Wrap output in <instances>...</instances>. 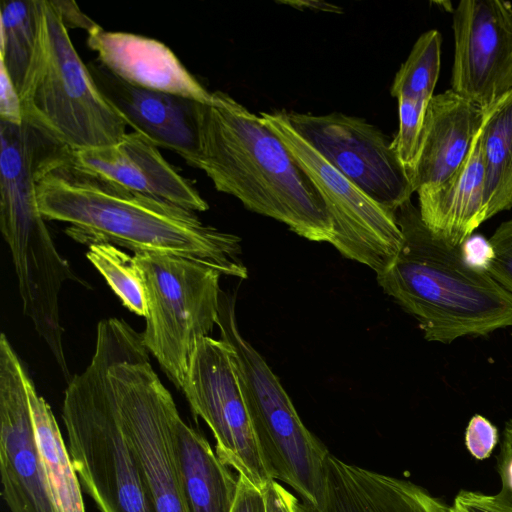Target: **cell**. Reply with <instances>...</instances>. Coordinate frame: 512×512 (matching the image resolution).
I'll return each mask as SVG.
<instances>
[{"label": "cell", "instance_id": "6da1fadb", "mask_svg": "<svg viewBox=\"0 0 512 512\" xmlns=\"http://www.w3.org/2000/svg\"><path fill=\"white\" fill-rule=\"evenodd\" d=\"M71 153L64 147L51 156L36 185L43 217L68 223L71 238L182 256L221 275L247 278L238 236L204 224L194 211L87 173L72 163Z\"/></svg>", "mask_w": 512, "mask_h": 512}, {"label": "cell", "instance_id": "7a4b0ae2", "mask_svg": "<svg viewBox=\"0 0 512 512\" xmlns=\"http://www.w3.org/2000/svg\"><path fill=\"white\" fill-rule=\"evenodd\" d=\"M196 168L250 211L310 241L331 242L330 215L309 177L260 117L225 92L200 104Z\"/></svg>", "mask_w": 512, "mask_h": 512}, {"label": "cell", "instance_id": "3957f363", "mask_svg": "<svg viewBox=\"0 0 512 512\" xmlns=\"http://www.w3.org/2000/svg\"><path fill=\"white\" fill-rule=\"evenodd\" d=\"M402 245L377 274L383 291L413 316L429 342L450 344L512 327V293L468 266L460 248L435 237L411 200L394 213Z\"/></svg>", "mask_w": 512, "mask_h": 512}, {"label": "cell", "instance_id": "277c9868", "mask_svg": "<svg viewBox=\"0 0 512 512\" xmlns=\"http://www.w3.org/2000/svg\"><path fill=\"white\" fill-rule=\"evenodd\" d=\"M118 320L98 323L92 359L65 390L62 420L82 489L100 512H155L108 374Z\"/></svg>", "mask_w": 512, "mask_h": 512}, {"label": "cell", "instance_id": "5b68a950", "mask_svg": "<svg viewBox=\"0 0 512 512\" xmlns=\"http://www.w3.org/2000/svg\"><path fill=\"white\" fill-rule=\"evenodd\" d=\"M36 41L19 91L23 118L72 151L109 146L127 125L103 96L55 0H34Z\"/></svg>", "mask_w": 512, "mask_h": 512}, {"label": "cell", "instance_id": "8992f818", "mask_svg": "<svg viewBox=\"0 0 512 512\" xmlns=\"http://www.w3.org/2000/svg\"><path fill=\"white\" fill-rule=\"evenodd\" d=\"M217 326L221 339L234 350L254 431L274 479L292 488L310 511L324 512L329 502V451L303 424L261 354L241 335L235 300L224 292Z\"/></svg>", "mask_w": 512, "mask_h": 512}, {"label": "cell", "instance_id": "52a82bcc", "mask_svg": "<svg viewBox=\"0 0 512 512\" xmlns=\"http://www.w3.org/2000/svg\"><path fill=\"white\" fill-rule=\"evenodd\" d=\"M142 334L119 319L108 374L123 429L155 512H187L174 448L176 404L149 362Z\"/></svg>", "mask_w": 512, "mask_h": 512}, {"label": "cell", "instance_id": "ba28073f", "mask_svg": "<svg viewBox=\"0 0 512 512\" xmlns=\"http://www.w3.org/2000/svg\"><path fill=\"white\" fill-rule=\"evenodd\" d=\"M147 303L143 344L182 390L197 342L217 325L221 274L189 258L135 252Z\"/></svg>", "mask_w": 512, "mask_h": 512}, {"label": "cell", "instance_id": "9c48e42d", "mask_svg": "<svg viewBox=\"0 0 512 512\" xmlns=\"http://www.w3.org/2000/svg\"><path fill=\"white\" fill-rule=\"evenodd\" d=\"M263 124L284 143L322 197L333 224L330 242L343 256L383 272L403 241L395 216L350 182L287 122L283 110L261 112Z\"/></svg>", "mask_w": 512, "mask_h": 512}, {"label": "cell", "instance_id": "30bf717a", "mask_svg": "<svg viewBox=\"0 0 512 512\" xmlns=\"http://www.w3.org/2000/svg\"><path fill=\"white\" fill-rule=\"evenodd\" d=\"M182 392L194 417L210 428L215 451L225 464L260 490L275 480L259 446L234 350L227 341L206 336L197 342Z\"/></svg>", "mask_w": 512, "mask_h": 512}, {"label": "cell", "instance_id": "8fae6325", "mask_svg": "<svg viewBox=\"0 0 512 512\" xmlns=\"http://www.w3.org/2000/svg\"><path fill=\"white\" fill-rule=\"evenodd\" d=\"M292 129L350 182L394 215L414 189L393 140L365 119L341 112L285 111Z\"/></svg>", "mask_w": 512, "mask_h": 512}, {"label": "cell", "instance_id": "7c38bea8", "mask_svg": "<svg viewBox=\"0 0 512 512\" xmlns=\"http://www.w3.org/2000/svg\"><path fill=\"white\" fill-rule=\"evenodd\" d=\"M452 27L451 90L485 111L512 90V4L462 0Z\"/></svg>", "mask_w": 512, "mask_h": 512}, {"label": "cell", "instance_id": "4fadbf2b", "mask_svg": "<svg viewBox=\"0 0 512 512\" xmlns=\"http://www.w3.org/2000/svg\"><path fill=\"white\" fill-rule=\"evenodd\" d=\"M27 373L0 336V472L10 512H59L36 445Z\"/></svg>", "mask_w": 512, "mask_h": 512}, {"label": "cell", "instance_id": "5bb4252c", "mask_svg": "<svg viewBox=\"0 0 512 512\" xmlns=\"http://www.w3.org/2000/svg\"><path fill=\"white\" fill-rule=\"evenodd\" d=\"M87 66L99 90L127 126L196 168L200 102L133 86L98 61Z\"/></svg>", "mask_w": 512, "mask_h": 512}, {"label": "cell", "instance_id": "9a60e30c", "mask_svg": "<svg viewBox=\"0 0 512 512\" xmlns=\"http://www.w3.org/2000/svg\"><path fill=\"white\" fill-rule=\"evenodd\" d=\"M71 161L79 169L128 190L194 212L209 208L194 184L137 132L126 133L109 146L72 151Z\"/></svg>", "mask_w": 512, "mask_h": 512}, {"label": "cell", "instance_id": "2e32d148", "mask_svg": "<svg viewBox=\"0 0 512 512\" xmlns=\"http://www.w3.org/2000/svg\"><path fill=\"white\" fill-rule=\"evenodd\" d=\"M87 44L98 62L123 81L140 88L208 103L211 93L162 42L128 32L106 31L99 25L88 32Z\"/></svg>", "mask_w": 512, "mask_h": 512}, {"label": "cell", "instance_id": "e0dca14e", "mask_svg": "<svg viewBox=\"0 0 512 512\" xmlns=\"http://www.w3.org/2000/svg\"><path fill=\"white\" fill-rule=\"evenodd\" d=\"M484 110L451 89L429 101L415 166L414 192L442 184L460 167L478 133Z\"/></svg>", "mask_w": 512, "mask_h": 512}, {"label": "cell", "instance_id": "ac0fdd59", "mask_svg": "<svg viewBox=\"0 0 512 512\" xmlns=\"http://www.w3.org/2000/svg\"><path fill=\"white\" fill-rule=\"evenodd\" d=\"M485 173L479 131L456 172L442 184L417 191L419 213L427 229L446 244L460 248L487 221Z\"/></svg>", "mask_w": 512, "mask_h": 512}, {"label": "cell", "instance_id": "d6986e66", "mask_svg": "<svg viewBox=\"0 0 512 512\" xmlns=\"http://www.w3.org/2000/svg\"><path fill=\"white\" fill-rule=\"evenodd\" d=\"M173 437L187 512H231L238 476L219 458L208 440L180 416L175 420Z\"/></svg>", "mask_w": 512, "mask_h": 512}, {"label": "cell", "instance_id": "ffe728a7", "mask_svg": "<svg viewBox=\"0 0 512 512\" xmlns=\"http://www.w3.org/2000/svg\"><path fill=\"white\" fill-rule=\"evenodd\" d=\"M26 388L38 452L59 512H86L82 486L50 405L27 376Z\"/></svg>", "mask_w": 512, "mask_h": 512}, {"label": "cell", "instance_id": "44dd1931", "mask_svg": "<svg viewBox=\"0 0 512 512\" xmlns=\"http://www.w3.org/2000/svg\"><path fill=\"white\" fill-rule=\"evenodd\" d=\"M479 139L490 219L512 208V90L484 111Z\"/></svg>", "mask_w": 512, "mask_h": 512}, {"label": "cell", "instance_id": "7402d4cb", "mask_svg": "<svg viewBox=\"0 0 512 512\" xmlns=\"http://www.w3.org/2000/svg\"><path fill=\"white\" fill-rule=\"evenodd\" d=\"M0 26L1 65L19 93L36 41L34 0H3Z\"/></svg>", "mask_w": 512, "mask_h": 512}, {"label": "cell", "instance_id": "603a6c76", "mask_svg": "<svg viewBox=\"0 0 512 512\" xmlns=\"http://www.w3.org/2000/svg\"><path fill=\"white\" fill-rule=\"evenodd\" d=\"M441 43V34L435 29L424 32L416 40L394 77L393 97L429 103L440 73Z\"/></svg>", "mask_w": 512, "mask_h": 512}, {"label": "cell", "instance_id": "cb8c5ba5", "mask_svg": "<svg viewBox=\"0 0 512 512\" xmlns=\"http://www.w3.org/2000/svg\"><path fill=\"white\" fill-rule=\"evenodd\" d=\"M86 256L123 305L136 315L145 317L146 295L134 257L107 243L88 246Z\"/></svg>", "mask_w": 512, "mask_h": 512}, {"label": "cell", "instance_id": "d4e9b609", "mask_svg": "<svg viewBox=\"0 0 512 512\" xmlns=\"http://www.w3.org/2000/svg\"><path fill=\"white\" fill-rule=\"evenodd\" d=\"M399 129L393 145L409 176L415 166L428 103L398 98Z\"/></svg>", "mask_w": 512, "mask_h": 512}, {"label": "cell", "instance_id": "484cf974", "mask_svg": "<svg viewBox=\"0 0 512 512\" xmlns=\"http://www.w3.org/2000/svg\"><path fill=\"white\" fill-rule=\"evenodd\" d=\"M494 257L488 274L512 293V219L502 222L489 238Z\"/></svg>", "mask_w": 512, "mask_h": 512}, {"label": "cell", "instance_id": "4316f807", "mask_svg": "<svg viewBox=\"0 0 512 512\" xmlns=\"http://www.w3.org/2000/svg\"><path fill=\"white\" fill-rule=\"evenodd\" d=\"M380 512H450V507L425 488H410L386 499Z\"/></svg>", "mask_w": 512, "mask_h": 512}, {"label": "cell", "instance_id": "83f0119b", "mask_svg": "<svg viewBox=\"0 0 512 512\" xmlns=\"http://www.w3.org/2000/svg\"><path fill=\"white\" fill-rule=\"evenodd\" d=\"M498 442V430L487 418L475 414L465 433V444L470 454L478 459L488 458Z\"/></svg>", "mask_w": 512, "mask_h": 512}, {"label": "cell", "instance_id": "f1b7e54d", "mask_svg": "<svg viewBox=\"0 0 512 512\" xmlns=\"http://www.w3.org/2000/svg\"><path fill=\"white\" fill-rule=\"evenodd\" d=\"M450 512H512V505L497 494L460 490L453 499Z\"/></svg>", "mask_w": 512, "mask_h": 512}, {"label": "cell", "instance_id": "f546056e", "mask_svg": "<svg viewBox=\"0 0 512 512\" xmlns=\"http://www.w3.org/2000/svg\"><path fill=\"white\" fill-rule=\"evenodd\" d=\"M0 121L15 125H20L23 122L19 93L2 65L0 69Z\"/></svg>", "mask_w": 512, "mask_h": 512}, {"label": "cell", "instance_id": "4dcf8cb0", "mask_svg": "<svg viewBox=\"0 0 512 512\" xmlns=\"http://www.w3.org/2000/svg\"><path fill=\"white\" fill-rule=\"evenodd\" d=\"M497 469L501 479L497 495L512 505V419L505 423Z\"/></svg>", "mask_w": 512, "mask_h": 512}, {"label": "cell", "instance_id": "1f68e13d", "mask_svg": "<svg viewBox=\"0 0 512 512\" xmlns=\"http://www.w3.org/2000/svg\"><path fill=\"white\" fill-rule=\"evenodd\" d=\"M266 512H309L308 508L277 480L263 490Z\"/></svg>", "mask_w": 512, "mask_h": 512}, {"label": "cell", "instance_id": "d6a6232c", "mask_svg": "<svg viewBox=\"0 0 512 512\" xmlns=\"http://www.w3.org/2000/svg\"><path fill=\"white\" fill-rule=\"evenodd\" d=\"M465 263L473 269L487 272L494 257V251L489 239L482 235L473 234L460 247Z\"/></svg>", "mask_w": 512, "mask_h": 512}, {"label": "cell", "instance_id": "836d02e7", "mask_svg": "<svg viewBox=\"0 0 512 512\" xmlns=\"http://www.w3.org/2000/svg\"><path fill=\"white\" fill-rule=\"evenodd\" d=\"M231 512H266L262 490L238 475V491Z\"/></svg>", "mask_w": 512, "mask_h": 512}, {"label": "cell", "instance_id": "e575fe53", "mask_svg": "<svg viewBox=\"0 0 512 512\" xmlns=\"http://www.w3.org/2000/svg\"><path fill=\"white\" fill-rule=\"evenodd\" d=\"M59 7L65 26L78 27L85 29L87 32L91 31L96 24L87 15H85L74 1L55 0Z\"/></svg>", "mask_w": 512, "mask_h": 512}, {"label": "cell", "instance_id": "d590c367", "mask_svg": "<svg viewBox=\"0 0 512 512\" xmlns=\"http://www.w3.org/2000/svg\"><path fill=\"white\" fill-rule=\"evenodd\" d=\"M350 511L351 512H379V511L371 508L370 506H368L367 504H365L363 501H361L358 498H354L352 500Z\"/></svg>", "mask_w": 512, "mask_h": 512}]
</instances>
